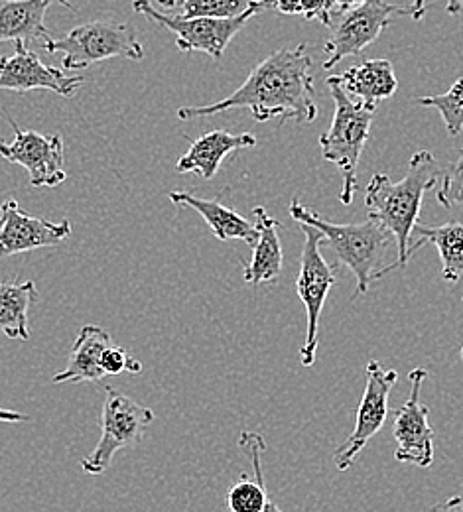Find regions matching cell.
Segmentation results:
<instances>
[{"instance_id":"cell-1","label":"cell","mask_w":463,"mask_h":512,"mask_svg":"<svg viewBox=\"0 0 463 512\" xmlns=\"http://www.w3.org/2000/svg\"><path fill=\"white\" fill-rule=\"evenodd\" d=\"M233 109H249L253 119L266 123L270 119H292L296 123H312L318 117L314 99L312 56L308 46L280 48L257 65L245 83L229 97L203 105L182 107L178 119L192 121L199 117H213Z\"/></svg>"},{"instance_id":"cell-2","label":"cell","mask_w":463,"mask_h":512,"mask_svg":"<svg viewBox=\"0 0 463 512\" xmlns=\"http://www.w3.org/2000/svg\"><path fill=\"white\" fill-rule=\"evenodd\" d=\"M442 166L430 150L412 154L406 176L400 182H393L387 174H375L365 190V205L369 219L387 229L397 241L398 258L383 268L381 276L393 268H404L410 255L412 231L418 223L424 193L436 186Z\"/></svg>"},{"instance_id":"cell-3","label":"cell","mask_w":463,"mask_h":512,"mask_svg":"<svg viewBox=\"0 0 463 512\" xmlns=\"http://www.w3.org/2000/svg\"><path fill=\"white\" fill-rule=\"evenodd\" d=\"M288 211L296 223H308L324 235V243L330 245L335 258L353 272L357 294H367L371 284L381 278L383 258L393 235L379 223L369 219L363 223L337 225L306 207L298 197L290 201Z\"/></svg>"},{"instance_id":"cell-4","label":"cell","mask_w":463,"mask_h":512,"mask_svg":"<svg viewBox=\"0 0 463 512\" xmlns=\"http://www.w3.org/2000/svg\"><path fill=\"white\" fill-rule=\"evenodd\" d=\"M331 97L335 103L333 121L328 132L320 136L322 156L335 164L343 176V188L339 199L343 205H351L355 190H357V168L365 144L371 134V125L377 109H371L355 99H351L337 77H328Z\"/></svg>"},{"instance_id":"cell-5","label":"cell","mask_w":463,"mask_h":512,"mask_svg":"<svg viewBox=\"0 0 463 512\" xmlns=\"http://www.w3.org/2000/svg\"><path fill=\"white\" fill-rule=\"evenodd\" d=\"M44 50L48 54H64L62 69L69 71L111 58H127L133 62L144 60V50L133 26L109 20H95L75 26L64 38H50L44 42Z\"/></svg>"},{"instance_id":"cell-6","label":"cell","mask_w":463,"mask_h":512,"mask_svg":"<svg viewBox=\"0 0 463 512\" xmlns=\"http://www.w3.org/2000/svg\"><path fill=\"white\" fill-rule=\"evenodd\" d=\"M134 12L142 14L150 22L170 30L176 36L180 52H201L213 60H221L231 40L243 30V26L257 14L265 12V6H255L233 18H207V16H182L158 10L150 0H133Z\"/></svg>"},{"instance_id":"cell-7","label":"cell","mask_w":463,"mask_h":512,"mask_svg":"<svg viewBox=\"0 0 463 512\" xmlns=\"http://www.w3.org/2000/svg\"><path fill=\"white\" fill-rule=\"evenodd\" d=\"M105 402L101 408V438L93 451L81 459V469L87 475H103L115 453L134 448L146 428L154 422V412L134 402L131 396L117 388L105 390Z\"/></svg>"},{"instance_id":"cell-8","label":"cell","mask_w":463,"mask_h":512,"mask_svg":"<svg viewBox=\"0 0 463 512\" xmlns=\"http://www.w3.org/2000/svg\"><path fill=\"white\" fill-rule=\"evenodd\" d=\"M298 225L304 233V247H302L296 290L308 316L306 339L300 349V363L304 367H312L316 359V347H318L320 316L324 312L331 288L335 286V272H333V266L326 260V256L320 251L324 243V235L308 223H298Z\"/></svg>"},{"instance_id":"cell-9","label":"cell","mask_w":463,"mask_h":512,"mask_svg":"<svg viewBox=\"0 0 463 512\" xmlns=\"http://www.w3.org/2000/svg\"><path fill=\"white\" fill-rule=\"evenodd\" d=\"M397 16H412V8L389 4L385 0H365L343 10L337 22H331L330 40L324 46L328 58L322 67L331 69L349 56H359L369 48Z\"/></svg>"},{"instance_id":"cell-10","label":"cell","mask_w":463,"mask_h":512,"mask_svg":"<svg viewBox=\"0 0 463 512\" xmlns=\"http://www.w3.org/2000/svg\"><path fill=\"white\" fill-rule=\"evenodd\" d=\"M365 375L367 386L357 408L355 428L341 444V448L335 449L333 453V463L339 471H347L355 463L361 449L383 430L389 416V396L398 381L397 371L383 369L379 361H369Z\"/></svg>"},{"instance_id":"cell-11","label":"cell","mask_w":463,"mask_h":512,"mask_svg":"<svg viewBox=\"0 0 463 512\" xmlns=\"http://www.w3.org/2000/svg\"><path fill=\"white\" fill-rule=\"evenodd\" d=\"M6 119L14 130V140H0V156L10 164L22 166L30 176V186L36 190L62 186L67 174L64 168V142L60 134L20 130L10 117Z\"/></svg>"},{"instance_id":"cell-12","label":"cell","mask_w":463,"mask_h":512,"mask_svg":"<svg viewBox=\"0 0 463 512\" xmlns=\"http://www.w3.org/2000/svg\"><path fill=\"white\" fill-rule=\"evenodd\" d=\"M410 396L395 414L393 434L397 440L395 459L416 467H430L434 463V430L430 426V408L420 400L422 384L428 379L426 369H414L408 375Z\"/></svg>"},{"instance_id":"cell-13","label":"cell","mask_w":463,"mask_h":512,"mask_svg":"<svg viewBox=\"0 0 463 512\" xmlns=\"http://www.w3.org/2000/svg\"><path fill=\"white\" fill-rule=\"evenodd\" d=\"M71 237V223H52L44 217H32L18 207L16 199L0 205V258L22 255L38 249L60 247Z\"/></svg>"},{"instance_id":"cell-14","label":"cell","mask_w":463,"mask_h":512,"mask_svg":"<svg viewBox=\"0 0 463 512\" xmlns=\"http://www.w3.org/2000/svg\"><path fill=\"white\" fill-rule=\"evenodd\" d=\"M85 83L81 75H67L64 69L46 65L24 42L14 44V56L0 58V89L28 93L48 89L60 97L71 99Z\"/></svg>"},{"instance_id":"cell-15","label":"cell","mask_w":463,"mask_h":512,"mask_svg":"<svg viewBox=\"0 0 463 512\" xmlns=\"http://www.w3.org/2000/svg\"><path fill=\"white\" fill-rule=\"evenodd\" d=\"M257 146V138L249 132L231 134L227 130H213L192 140L190 150L178 160V174H199L203 180H213L223 160L237 150Z\"/></svg>"},{"instance_id":"cell-16","label":"cell","mask_w":463,"mask_h":512,"mask_svg":"<svg viewBox=\"0 0 463 512\" xmlns=\"http://www.w3.org/2000/svg\"><path fill=\"white\" fill-rule=\"evenodd\" d=\"M115 345L113 337L101 325H83L71 347L67 367L56 373L52 383H99L107 375L101 367L105 349Z\"/></svg>"},{"instance_id":"cell-17","label":"cell","mask_w":463,"mask_h":512,"mask_svg":"<svg viewBox=\"0 0 463 512\" xmlns=\"http://www.w3.org/2000/svg\"><path fill=\"white\" fill-rule=\"evenodd\" d=\"M52 4H62L69 10L73 6L67 0H4L0 2V42H48L52 36L44 24V18Z\"/></svg>"},{"instance_id":"cell-18","label":"cell","mask_w":463,"mask_h":512,"mask_svg":"<svg viewBox=\"0 0 463 512\" xmlns=\"http://www.w3.org/2000/svg\"><path fill=\"white\" fill-rule=\"evenodd\" d=\"M335 77L351 99L371 109H377L379 101L391 99L398 89L397 73L389 60H369Z\"/></svg>"},{"instance_id":"cell-19","label":"cell","mask_w":463,"mask_h":512,"mask_svg":"<svg viewBox=\"0 0 463 512\" xmlns=\"http://www.w3.org/2000/svg\"><path fill=\"white\" fill-rule=\"evenodd\" d=\"M257 241L253 245V258L245 264L243 278L249 286H261L265 282H276L282 272V245L278 237L280 223L266 213L265 207L253 209Z\"/></svg>"},{"instance_id":"cell-20","label":"cell","mask_w":463,"mask_h":512,"mask_svg":"<svg viewBox=\"0 0 463 512\" xmlns=\"http://www.w3.org/2000/svg\"><path fill=\"white\" fill-rule=\"evenodd\" d=\"M170 201L180 207H190L198 211L205 219V223L211 227L213 237L219 241H245L247 245H255L257 241V227L237 211L221 205L213 199H203L188 192H172Z\"/></svg>"},{"instance_id":"cell-21","label":"cell","mask_w":463,"mask_h":512,"mask_svg":"<svg viewBox=\"0 0 463 512\" xmlns=\"http://www.w3.org/2000/svg\"><path fill=\"white\" fill-rule=\"evenodd\" d=\"M239 448L247 453L253 463L257 481H251L245 473L237 483L231 485L227 493V509L229 512H263L268 491H266L265 471H263V455H265V438L257 432H243L239 436Z\"/></svg>"},{"instance_id":"cell-22","label":"cell","mask_w":463,"mask_h":512,"mask_svg":"<svg viewBox=\"0 0 463 512\" xmlns=\"http://www.w3.org/2000/svg\"><path fill=\"white\" fill-rule=\"evenodd\" d=\"M40 300L36 282L18 278L0 282V337L28 341L30 310Z\"/></svg>"},{"instance_id":"cell-23","label":"cell","mask_w":463,"mask_h":512,"mask_svg":"<svg viewBox=\"0 0 463 512\" xmlns=\"http://www.w3.org/2000/svg\"><path fill=\"white\" fill-rule=\"evenodd\" d=\"M412 237L416 243H410V255L422 249L426 243H432L442 258V278L448 284L460 282L463 276V223H444L436 227H428L422 223L414 225Z\"/></svg>"},{"instance_id":"cell-24","label":"cell","mask_w":463,"mask_h":512,"mask_svg":"<svg viewBox=\"0 0 463 512\" xmlns=\"http://www.w3.org/2000/svg\"><path fill=\"white\" fill-rule=\"evenodd\" d=\"M255 6L274 8L272 0H176L182 16H207V18H233ZM174 8V10H176Z\"/></svg>"},{"instance_id":"cell-25","label":"cell","mask_w":463,"mask_h":512,"mask_svg":"<svg viewBox=\"0 0 463 512\" xmlns=\"http://www.w3.org/2000/svg\"><path fill=\"white\" fill-rule=\"evenodd\" d=\"M418 105L436 109L442 115L448 134L458 136L463 130V77H460L444 95L420 97Z\"/></svg>"},{"instance_id":"cell-26","label":"cell","mask_w":463,"mask_h":512,"mask_svg":"<svg viewBox=\"0 0 463 512\" xmlns=\"http://www.w3.org/2000/svg\"><path fill=\"white\" fill-rule=\"evenodd\" d=\"M436 199L440 205L452 209L462 207L463 209V148L458 154L456 164L444 174V182L436 193Z\"/></svg>"},{"instance_id":"cell-27","label":"cell","mask_w":463,"mask_h":512,"mask_svg":"<svg viewBox=\"0 0 463 512\" xmlns=\"http://www.w3.org/2000/svg\"><path fill=\"white\" fill-rule=\"evenodd\" d=\"M101 367L105 371V375L109 377H117L123 373H131L138 375L142 371V363L133 357L127 349L119 347V345H111L109 349H105L103 357H101Z\"/></svg>"},{"instance_id":"cell-28","label":"cell","mask_w":463,"mask_h":512,"mask_svg":"<svg viewBox=\"0 0 463 512\" xmlns=\"http://www.w3.org/2000/svg\"><path fill=\"white\" fill-rule=\"evenodd\" d=\"M333 8L335 4L331 0H300V16L306 20H318L328 28L333 22Z\"/></svg>"},{"instance_id":"cell-29","label":"cell","mask_w":463,"mask_h":512,"mask_svg":"<svg viewBox=\"0 0 463 512\" xmlns=\"http://www.w3.org/2000/svg\"><path fill=\"white\" fill-rule=\"evenodd\" d=\"M274 10L284 16H300V0H272Z\"/></svg>"},{"instance_id":"cell-30","label":"cell","mask_w":463,"mask_h":512,"mask_svg":"<svg viewBox=\"0 0 463 512\" xmlns=\"http://www.w3.org/2000/svg\"><path fill=\"white\" fill-rule=\"evenodd\" d=\"M0 422H6V424H20V422H30V416L20 414V412H16V410L0 408Z\"/></svg>"},{"instance_id":"cell-31","label":"cell","mask_w":463,"mask_h":512,"mask_svg":"<svg viewBox=\"0 0 463 512\" xmlns=\"http://www.w3.org/2000/svg\"><path fill=\"white\" fill-rule=\"evenodd\" d=\"M430 512H463V497H452V499L436 505Z\"/></svg>"},{"instance_id":"cell-32","label":"cell","mask_w":463,"mask_h":512,"mask_svg":"<svg viewBox=\"0 0 463 512\" xmlns=\"http://www.w3.org/2000/svg\"><path fill=\"white\" fill-rule=\"evenodd\" d=\"M410 8H412V18L420 20L426 12V0H414V4Z\"/></svg>"},{"instance_id":"cell-33","label":"cell","mask_w":463,"mask_h":512,"mask_svg":"<svg viewBox=\"0 0 463 512\" xmlns=\"http://www.w3.org/2000/svg\"><path fill=\"white\" fill-rule=\"evenodd\" d=\"M335 6H339L341 10H347V8H353V6H357V4H361V2H365V0H331Z\"/></svg>"},{"instance_id":"cell-34","label":"cell","mask_w":463,"mask_h":512,"mask_svg":"<svg viewBox=\"0 0 463 512\" xmlns=\"http://www.w3.org/2000/svg\"><path fill=\"white\" fill-rule=\"evenodd\" d=\"M446 10H448L450 14H460L463 10V0H448Z\"/></svg>"},{"instance_id":"cell-35","label":"cell","mask_w":463,"mask_h":512,"mask_svg":"<svg viewBox=\"0 0 463 512\" xmlns=\"http://www.w3.org/2000/svg\"><path fill=\"white\" fill-rule=\"evenodd\" d=\"M156 2H158L160 8H164V10H168V12H172V10L176 8V0H156Z\"/></svg>"},{"instance_id":"cell-36","label":"cell","mask_w":463,"mask_h":512,"mask_svg":"<svg viewBox=\"0 0 463 512\" xmlns=\"http://www.w3.org/2000/svg\"><path fill=\"white\" fill-rule=\"evenodd\" d=\"M263 512H282L278 509V505L272 501V497H268V501H266L265 511Z\"/></svg>"},{"instance_id":"cell-37","label":"cell","mask_w":463,"mask_h":512,"mask_svg":"<svg viewBox=\"0 0 463 512\" xmlns=\"http://www.w3.org/2000/svg\"><path fill=\"white\" fill-rule=\"evenodd\" d=\"M462 363H463V347H462Z\"/></svg>"},{"instance_id":"cell-38","label":"cell","mask_w":463,"mask_h":512,"mask_svg":"<svg viewBox=\"0 0 463 512\" xmlns=\"http://www.w3.org/2000/svg\"><path fill=\"white\" fill-rule=\"evenodd\" d=\"M0 2H4V0H0Z\"/></svg>"}]
</instances>
